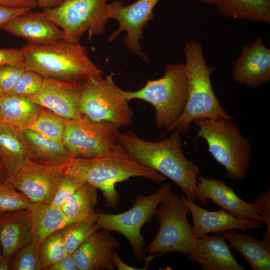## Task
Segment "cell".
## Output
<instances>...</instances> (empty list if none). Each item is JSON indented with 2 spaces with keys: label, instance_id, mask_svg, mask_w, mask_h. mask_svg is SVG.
Wrapping results in <instances>:
<instances>
[{
  "label": "cell",
  "instance_id": "6da1fadb",
  "mask_svg": "<svg viewBox=\"0 0 270 270\" xmlns=\"http://www.w3.org/2000/svg\"><path fill=\"white\" fill-rule=\"evenodd\" d=\"M182 141L177 132L158 142L144 140L132 130L120 132L119 138L120 146L130 156L170 179L188 198L194 201L197 177L200 174L198 165L185 157Z\"/></svg>",
  "mask_w": 270,
  "mask_h": 270
},
{
  "label": "cell",
  "instance_id": "7a4b0ae2",
  "mask_svg": "<svg viewBox=\"0 0 270 270\" xmlns=\"http://www.w3.org/2000/svg\"><path fill=\"white\" fill-rule=\"evenodd\" d=\"M64 174L78 178L99 189L106 205L114 208L120 204L117 183L132 177H142L159 184L166 177L140 163L120 146L110 152L96 158H74L64 166Z\"/></svg>",
  "mask_w": 270,
  "mask_h": 270
},
{
  "label": "cell",
  "instance_id": "3957f363",
  "mask_svg": "<svg viewBox=\"0 0 270 270\" xmlns=\"http://www.w3.org/2000/svg\"><path fill=\"white\" fill-rule=\"evenodd\" d=\"M183 50L188 80V93L184 110L176 122L163 134L168 132L184 134L188 132L196 119L222 117L232 120L218 100L210 82L215 66H208L202 44L194 40L184 42Z\"/></svg>",
  "mask_w": 270,
  "mask_h": 270
},
{
  "label": "cell",
  "instance_id": "277c9868",
  "mask_svg": "<svg viewBox=\"0 0 270 270\" xmlns=\"http://www.w3.org/2000/svg\"><path fill=\"white\" fill-rule=\"evenodd\" d=\"M20 50L26 69L44 78L80 82L102 74L91 60L88 50L80 42L66 40L46 44L27 42Z\"/></svg>",
  "mask_w": 270,
  "mask_h": 270
},
{
  "label": "cell",
  "instance_id": "5b68a950",
  "mask_svg": "<svg viewBox=\"0 0 270 270\" xmlns=\"http://www.w3.org/2000/svg\"><path fill=\"white\" fill-rule=\"evenodd\" d=\"M198 127L194 140L202 138L208 151L224 168V178L234 180L246 178L250 165L252 146L244 138L238 126L222 117L196 119Z\"/></svg>",
  "mask_w": 270,
  "mask_h": 270
},
{
  "label": "cell",
  "instance_id": "8992f818",
  "mask_svg": "<svg viewBox=\"0 0 270 270\" xmlns=\"http://www.w3.org/2000/svg\"><path fill=\"white\" fill-rule=\"evenodd\" d=\"M188 93L184 63L166 64L162 77L147 80L145 86L135 91H124L129 101L138 99L152 105L155 124L165 131L178 119L184 110Z\"/></svg>",
  "mask_w": 270,
  "mask_h": 270
},
{
  "label": "cell",
  "instance_id": "52a82bcc",
  "mask_svg": "<svg viewBox=\"0 0 270 270\" xmlns=\"http://www.w3.org/2000/svg\"><path fill=\"white\" fill-rule=\"evenodd\" d=\"M113 74L89 76L81 82L79 110L82 116L96 122L120 128L132 122L133 112L124 90L113 80Z\"/></svg>",
  "mask_w": 270,
  "mask_h": 270
},
{
  "label": "cell",
  "instance_id": "ba28073f",
  "mask_svg": "<svg viewBox=\"0 0 270 270\" xmlns=\"http://www.w3.org/2000/svg\"><path fill=\"white\" fill-rule=\"evenodd\" d=\"M189 209L172 188L158 206L154 215L159 223L157 234L146 248L150 255L178 252L187 254L196 245V238L188 222Z\"/></svg>",
  "mask_w": 270,
  "mask_h": 270
},
{
  "label": "cell",
  "instance_id": "9c48e42d",
  "mask_svg": "<svg viewBox=\"0 0 270 270\" xmlns=\"http://www.w3.org/2000/svg\"><path fill=\"white\" fill-rule=\"evenodd\" d=\"M171 188V185L166 184L152 194L138 195L132 208L122 213L110 214L98 210L96 222L102 230L123 235L128 241L135 258L143 260L146 258V241L141 229L151 220L158 206Z\"/></svg>",
  "mask_w": 270,
  "mask_h": 270
},
{
  "label": "cell",
  "instance_id": "30bf717a",
  "mask_svg": "<svg viewBox=\"0 0 270 270\" xmlns=\"http://www.w3.org/2000/svg\"><path fill=\"white\" fill-rule=\"evenodd\" d=\"M107 4V0H64L41 12L63 30L66 40L78 43L87 30L90 38L104 32L109 20Z\"/></svg>",
  "mask_w": 270,
  "mask_h": 270
},
{
  "label": "cell",
  "instance_id": "8fae6325",
  "mask_svg": "<svg viewBox=\"0 0 270 270\" xmlns=\"http://www.w3.org/2000/svg\"><path fill=\"white\" fill-rule=\"evenodd\" d=\"M119 128L93 122L82 116L66 120L62 144L74 158H92L104 156L120 145Z\"/></svg>",
  "mask_w": 270,
  "mask_h": 270
},
{
  "label": "cell",
  "instance_id": "7c38bea8",
  "mask_svg": "<svg viewBox=\"0 0 270 270\" xmlns=\"http://www.w3.org/2000/svg\"><path fill=\"white\" fill-rule=\"evenodd\" d=\"M160 0H138L128 6L121 0L108 4L106 14L108 19L116 20L119 26L108 37L114 40L123 31L126 32L123 42L128 50L145 62L149 60L142 51L140 41L143 38L145 25L154 18L153 10Z\"/></svg>",
  "mask_w": 270,
  "mask_h": 270
},
{
  "label": "cell",
  "instance_id": "4fadbf2b",
  "mask_svg": "<svg viewBox=\"0 0 270 270\" xmlns=\"http://www.w3.org/2000/svg\"><path fill=\"white\" fill-rule=\"evenodd\" d=\"M64 174V166L42 164L29 160L8 175L6 180L31 202L50 204Z\"/></svg>",
  "mask_w": 270,
  "mask_h": 270
},
{
  "label": "cell",
  "instance_id": "5bb4252c",
  "mask_svg": "<svg viewBox=\"0 0 270 270\" xmlns=\"http://www.w3.org/2000/svg\"><path fill=\"white\" fill-rule=\"evenodd\" d=\"M80 82L44 78L40 90L28 98L64 119L78 118L82 116L79 110Z\"/></svg>",
  "mask_w": 270,
  "mask_h": 270
},
{
  "label": "cell",
  "instance_id": "9a60e30c",
  "mask_svg": "<svg viewBox=\"0 0 270 270\" xmlns=\"http://www.w3.org/2000/svg\"><path fill=\"white\" fill-rule=\"evenodd\" d=\"M196 194V199L202 205L207 204V200H210L222 210L239 218L264 223V218L256 212L254 203L241 199L222 180L207 178L199 174L197 177Z\"/></svg>",
  "mask_w": 270,
  "mask_h": 270
},
{
  "label": "cell",
  "instance_id": "2e32d148",
  "mask_svg": "<svg viewBox=\"0 0 270 270\" xmlns=\"http://www.w3.org/2000/svg\"><path fill=\"white\" fill-rule=\"evenodd\" d=\"M234 82L255 88L270 80V50L261 38L242 46L240 56L232 66Z\"/></svg>",
  "mask_w": 270,
  "mask_h": 270
},
{
  "label": "cell",
  "instance_id": "e0dca14e",
  "mask_svg": "<svg viewBox=\"0 0 270 270\" xmlns=\"http://www.w3.org/2000/svg\"><path fill=\"white\" fill-rule=\"evenodd\" d=\"M180 196L192 215V232L196 238L210 233L222 234L232 230L245 231L253 229L262 230L266 228L264 223L261 221L239 218L222 209L218 211L208 210L182 194Z\"/></svg>",
  "mask_w": 270,
  "mask_h": 270
},
{
  "label": "cell",
  "instance_id": "ac0fdd59",
  "mask_svg": "<svg viewBox=\"0 0 270 270\" xmlns=\"http://www.w3.org/2000/svg\"><path fill=\"white\" fill-rule=\"evenodd\" d=\"M30 10L14 17L1 30L36 44H50L66 40L63 30L42 12Z\"/></svg>",
  "mask_w": 270,
  "mask_h": 270
},
{
  "label": "cell",
  "instance_id": "d6986e66",
  "mask_svg": "<svg viewBox=\"0 0 270 270\" xmlns=\"http://www.w3.org/2000/svg\"><path fill=\"white\" fill-rule=\"evenodd\" d=\"M120 243L110 232L100 229L88 238L72 254L78 270H112L111 256Z\"/></svg>",
  "mask_w": 270,
  "mask_h": 270
},
{
  "label": "cell",
  "instance_id": "ffe728a7",
  "mask_svg": "<svg viewBox=\"0 0 270 270\" xmlns=\"http://www.w3.org/2000/svg\"><path fill=\"white\" fill-rule=\"evenodd\" d=\"M187 255L190 261L198 263L204 270H244L233 256L222 234L196 238L194 248Z\"/></svg>",
  "mask_w": 270,
  "mask_h": 270
},
{
  "label": "cell",
  "instance_id": "44dd1931",
  "mask_svg": "<svg viewBox=\"0 0 270 270\" xmlns=\"http://www.w3.org/2000/svg\"><path fill=\"white\" fill-rule=\"evenodd\" d=\"M32 240L26 210L0 212V248L4 256L12 259Z\"/></svg>",
  "mask_w": 270,
  "mask_h": 270
},
{
  "label": "cell",
  "instance_id": "7402d4cb",
  "mask_svg": "<svg viewBox=\"0 0 270 270\" xmlns=\"http://www.w3.org/2000/svg\"><path fill=\"white\" fill-rule=\"evenodd\" d=\"M29 160L50 166H64L74 158L64 145L31 128L18 130Z\"/></svg>",
  "mask_w": 270,
  "mask_h": 270
},
{
  "label": "cell",
  "instance_id": "603a6c76",
  "mask_svg": "<svg viewBox=\"0 0 270 270\" xmlns=\"http://www.w3.org/2000/svg\"><path fill=\"white\" fill-rule=\"evenodd\" d=\"M40 106L27 97L10 93L0 96V124L18 130L30 128L35 121Z\"/></svg>",
  "mask_w": 270,
  "mask_h": 270
},
{
  "label": "cell",
  "instance_id": "cb8c5ba5",
  "mask_svg": "<svg viewBox=\"0 0 270 270\" xmlns=\"http://www.w3.org/2000/svg\"><path fill=\"white\" fill-rule=\"evenodd\" d=\"M26 210L33 240L39 243L52 233L60 230L68 224L75 222L60 208L50 204L31 202Z\"/></svg>",
  "mask_w": 270,
  "mask_h": 270
},
{
  "label": "cell",
  "instance_id": "d4e9b609",
  "mask_svg": "<svg viewBox=\"0 0 270 270\" xmlns=\"http://www.w3.org/2000/svg\"><path fill=\"white\" fill-rule=\"evenodd\" d=\"M249 264L254 270L270 269V240H258L250 235L238 233L234 230L222 234Z\"/></svg>",
  "mask_w": 270,
  "mask_h": 270
},
{
  "label": "cell",
  "instance_id": "484cf974",
  "mask_svg": "<svg viewBox=\"0 0 270 270\" xmlns=\"http://www.w3.org/2000/svg\"><path fill=\"white\" fill-rule=\"evenodd\" d=\"M29 160L20 132L0 124V163L7 176L17 171Z\"/></svg>",
  "mask_w": 270,
  "mask_h": 270
},
{
  "label": "cell",
  "instance_id": "4316f807",
  "mask_svg": "<svg viewBox=\"0 0 270 270\" xmlns=\"http://www.w3.org/2000/svg\"><path fill=\"white\" fill-rule=\"evenodd\" d=\"M214 5L231 18L270 23V0H217Z\"/></svg>",
  "mask_w": 270,
  "mask_h": 270
},
{
  "label": "cell",
  "instance_id": "83f0119b",
  "mask_svg": "<svg viewBox=\"0 0 270 270\" xmlns=\"http://www.w3.org/2000/svg\"><path fill=\"white\" fill-rule=\"evenodd\" d=\"M97 188L84 182L60 208L69 218L75 221L96 222L97 212Z\"/></svg>",
  "mask_w": 270,
  "mask_h": 270
},
{
  "label": "cell",
  "instance_id": "f1b7e54d",
  "mask_svg": "<svg viewBox=\"0 0 270 270\" xmlns=\"http://www.w3.org/2000/svg\"><path fill=\"white\" fill-rule=\"evenodd\" d=\"M66 120L48 109L40 106L36 118L30 128L62 143Z\"/></svg>",
  "mask_w": 270,
  "mask_h": 270
},
{
  "label": "cell",
  "instance_id": "f546056e",
  "mask_svg": "<svg viewBox=\"0 0 270 270\" xmlns=\"http://www.w3.org/2000/svg\"><path fill=\"white\" fill-rule=\"evenodd\" d=\"M100 229L96 222L83 220L73 222L65 226L60 232L66 252L72 254L83 242Z\"/></svg>",
  "mask_w": 270,
  "mask_h": 270
},
{
  "label": "cell",
  "instance_id": "4dcf8cb0",
  "mask_svg": "<svg viewBox=\"0 0 270 270\" xmlns=\"http://www.w3.org/2000/svg\"><path fill=\"white\" fill-rule=\"evenodd\" d=\"M67 254L60 230L49 234L39 243L38 257L41 270H46Z\"/></svg>",
  "mask_w": 270,
  "mask_h": 270
},
{
  "label": "cell",
  "instance_id": "1f68e13d",
  "mask_svg": "<svg viewBox=\"0 0 270 270\" xmlns=\"http://www.w3.org/2000/svg\"><path fill=\"white\" fill-rule=\"evenodd\" d=\"M30 203L8 180L0 182V212L26 210Z\"/></svg>",
  "mask_w": 270,
  "mask_h": 270
},
{
  "label": "cell",
  "instance_id": "d6a6232c",
  "mask_svg": "<svg viewBox=\"0 0 270 270\" xmlns=\"http://www.w3.org/2000/svg\"><path fill=\"white\" fill-rule=\"evenodd\" d=\"M38 246L39 242L33 240L18 250L11 259L10 270H41L38 257Z\"/></svg>",
  "mask_w": 270,
  "mask_h": 270
},
{
  "label": "cell",
  "instance_id": "836d02e7",
  "mask_svg": "<svg viewBox=\"0 0 270 270\" xmlns=\"http://www.w3.org/2000/svg\"><path fill=\"white\" fill-rule=\"evenodd\" d=\"M84 182L74 176L64 174L50 204L60 208Z\"/></svg>",
  "mask_w": 270,
  "mask_h": 270
},
{
  "label": "cell",
  "instance_id": "e575fe53",
  "mask_svg": "<svg viewBox=\"0 0 270 270\" xmlns=\"http://www.w3.org/2000/svg\"><path fill=\"white\" fill-rule=\"evenodd\" d=\"M44 79L39 74L26 70L8 93L27 98L33 96L41 89Z\"/></svg>",
  "mask_w": 270,
  "mask_h": 270
},
{
  "label": "cell",
  "instance_id": "d590c367",
  "mask_svg": "<svg viewBox=\"0 0 270 270\" xmlns=\"http://www.w3.org/2000/svg\"><path fill=\"white\" fill-rule=\"evenodd\" d=\"M26 70L24 64L0 66V92H9Z\"/></svg>",
  "mask_w": 270,
  "mask_h": 270
},
{
  "label": "cell",
  "instance_id": "8d00e7d4",
  "mask_svg": "<svg viewBox=\"0 0 270 270\" xmlns=\"http://www.w3.org/2000/svg\"><path fill=\"white\" fill-rule=\"evenodd\" d=\"M255 210L264 220L266 230L262 239L270 240V188L262 192L254 203Z\"/></svg>",
  "mask_w": 270,
  "mask_h": 270
},
{
  "label": "cell",
  "instance_id": "74e56055",
  "mask_svg": "<svg viewBox=\"0 0 270 270\" xmlns=\"http://www.w3.org/2000/svg\"><path fill=\"white\" fill-rule=\"evenodd\" d=\"M8 64H24L23 54L20 49L0 48V66Z\"/></svg>",
  "mask_w": 270,
  "mask_h": 270
},
{
  "label": "cell",
  "instance_id": "f35d334b",
  "mask_svg": "<svg viewBox=\"0 0 270 270\" xmlns=\"http://www.w3.org/2000/svg\"><path fill=\"white\" fill-rule=\"evenodd\" d=\"M46 270H78L72 254H67L61 260L48 267Z\"/></svg>",
  "mask_w": 270,
  "mask_h": 270
},
{
  "label": "cell",
  "instance_id": "ab89813d",
  "mask_svg": "<svg viewBox=\"0 0 270 270\" xmlns=\"http://www.w3.org/2000/svg\"><path fill=\"white\" fill-rule=\"evenodd\" d=\"M28 9L16 8L0 5V29L10 20Z\"/></svg>",
  "mask_w": 270,
  "mask_h": 270
},
{
  "label": "cell",
  "instance_id": "60d3db41",
  "mask_svg": "<svg viewBox=\"0 0 270 270\" xmlns=\"http://www.w3.org/2000/svg\"><path fill=\"white\" fill-rule=\"evenodd\" d=\"M0 5L11 8L28 10L36 6L34 0H0Z\"/></svg>",
  "mask_w": 270,
  "mask_h": 270
},
{
  "label": "cell",
  "instance_id": "b9f144b4",
  "mask_svg": "<svg viewBox=\"0 0 270 270\" xmlns=\"http://www.w3.org/2000/svg\"><path fill=\"white\" fill-rule=\"evenodd\" d=\"M112 260L114 266L115 268L118 270H141L144 269L136 268L130 266L124 262L118 256L116 252L114 250L111 256Z\"/></svg>",
  "mask_w": 270,
  "mask_h": 270
},
{
  "label": "cell",
  "instance_id": "7bdbcfd3",
  "mask_svg": "<svg viewBox=\"0 0 270 270\" xmlns=\"http://www.w3.org/2000/svg\"><path fill=\"white\" fill-rule=\"evenodd\" d=\"M36 6L42 10L55 8L60 6L64 0H34Z\"/></svg>",
  "mask_w": 270,
  "mask_h": 270
},
{
  "label": "cell",
  "instance_id": "ee69618b",
  "mask_svg": "<svg viewBox=\"0 0 270 270\" xmlns=\"http://www.w3.org/2000/svg\"><path fill=\"white\" fill-rule=\"evenodd\" d=\"M11 258L4 256L0 251V270H10Z\"/></svg>",
  "mask_w": 270,
  "mask_h": 270
},
{
  "label": "cell",
  "instance_id": "f6af8a7d",
  "mask_svg": "<svg viewBox=\"0 0 270 270\" xmlns=\"http://www.w3.org/2000/svg\"><path fill=\"white\" fill-rule=\"evenodd\" d=\"M7 174L0 163V182H2L6 180Z\"/></svg>",
  "mask_w": 270,
  "mask_h": 270
},
{
  "label": "cell",
  "instance_id": "bcb514c9",
  "mask_svg": "<svg viewBox=\"0 0 270 270\" xmlns=\"http://www.w3.org/2000/svg\"><path fill=\"white\" fill-rule=\"evenodd\" d=\"M199 2L202 3L208 4H215L217 0H195Z\"/></svg>",
  "mask_w": 270,
  "mask_h": 270
},
{
  "label": "cell",
  "instance_id": "7dc6e473",
  "mask_svg": "<svg viewBox=\"0 0 270 270\" xmlns=\"http://www.w3.org/2000/svg\"><path fill=\"white\" fill-rule=\"evenodd\" d=\"M2 94L1 92H0V96H1Z\"/></svg>",
  "mask_w": 270,
  "mask_h": 270
},
{
  "label": "cell",
  "instance_id": "c3c4849f",
  "mask_svg": "<svg viewBox=\"0 0 270 270\" xmlns=\"http://www.w3.org/2000/svg\"><path fill=\"white\" fill-rule=\"evenodd\" d=\"M0 251H1V250H0Z\"/></svg>",
  "mask_w": 270,
  "mask_h": 270
}]
</instances>
